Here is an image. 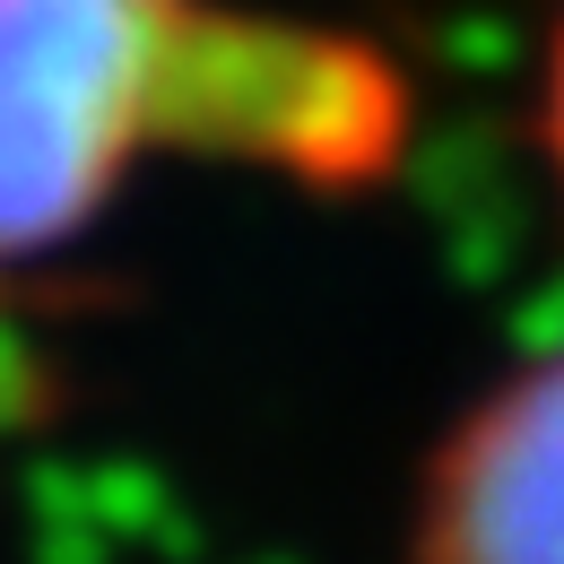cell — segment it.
Wrapping results in <instances>:
<instances>
[{"instance_id": "obj_1", "label": "cell", "mask_w": 564, "mask_h": 564, "mask_svg": "<svg viewBox=\"0 0 564 564\" xmlns=\"http://www.w3.org/2000/svg\"><path fill=\"white\" fill-rule=\"evenodd\" d=\"M417 122L382 44L243 0H0V286L174 165L373 192Z\"/></svg>"}, {"instance_id": "obj_2", "label": "cell", "mask_w": 564, "mask_h": 564, "mask_svg": "<svg viewBox=\"0 0 564 564\" xmlns=\"http://www.w3.org/2000/svg\"><path fill=\"white\" fill-rule=\"evenodd\" d=\"M409 564H564V348L443 434Z\"/></svg>"}, {"instance_id": "obj_4", "label": "cell", "mask_w": 564, "mask_h": 564, "mask_svg": "<svg viewBox=\"0 0 564 564\" xmlns=\"http://www.w3.org/2000/svg\"><path fill=\"white\" fill-rule=\"evenodd\" d=\"M539 131H547V165L564 183V26H556V53H547V105H539Z\"/></svg>"}, {"instance_id": "obj_3", "label": "cell", "mask_w": 564, "mask_h": 564, "mask_svg": "<svg viewBox=\"0 0 564 564\" xmlns=\"http://www.w3.org/2000/svg\"><path fill=\"white\" fill-rule=\"evenodd\" d=\"M53 409V365H44V339H35V322H26V295L18 286H0V452L18 443V434H35Z\"/></svg>"}]
</instances>
